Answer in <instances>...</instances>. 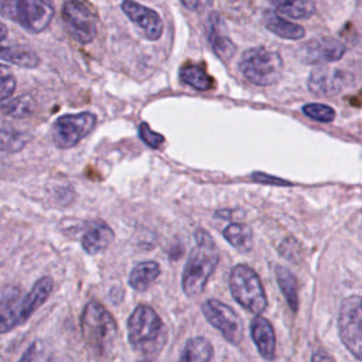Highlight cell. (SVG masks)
<instances>
[{"instance_id": "19", "label": "cell", "mask_w": 362, "mask_h": 362, "mask_svg": "<svg viewBox=\"0 0 362 362\" xmlns=\"http://www.w3.org/2000/svg\"><path fill=\"white\" fill-rule=\"evenodd\" d=\"M0 59L18 65L21 68H35L40 65V57L34 49L21 44L0 42Z\"/></svg>"}, {"instance_id": "20", "label": "cell", "mask_w": 362, "mask_h": 362, "mask_svg": "<svg viewBox=\"0 0 362 362\" xmlns=\"http://www.w3.org/2000/svg\"><path fill=\"white\" fill-rule=\"evenodd\" d=\"M160 276V264L154 260H146L137 263L130 274H129V284L136 291H146L154 280Z\"/></svg>"}, {"instance_id": "14", "label": "cell", "mask_w": 362, "mask_h": 362, "mask_svg": "<svg viewBox=\"0 0 362 362\" xmlns=\"http://www.w3.org/2000/svg\"><path fill=\"white\" fill-rule=\"evenodd\" d=\"M54 281L51 277L44 276L38 279L31 290L25 294H21L18 301V322L24 324L51 296Z\"/></svg>"}, {"instance_id": "11", "label": "cell", "mask_w": 362, "mask_h": 362, "mask_svg": "<svg viewBox=\"0 0 362 362\" xmlns=\"http://www.w3.org/2000/svg\"><path fill=\"white\" fill-rule=\"evenodd\" d=\"M54 14L51 0H17L16 23L33 34L44 31L52 21Z\"/></svg>"}, {"instance_id": "4", "label": "cell", "mask_w": 362, "mask_h": 362, "mask_svg": "<svg viewBox=\"0 0 362 362\" xmlns=\"http://www.w3.org/2000/svg\"><path fill=\"white\" fill-rule=\"evenodd\" d=\"M239 69L253 85L270 86L281 78L283 59L276 51L266 47H253L242 54Z\"/></svg>"}, {"instance_id": "13", "label": "cell", "mask_w": 362, "mask_h": 362, "mask_svg": "<svg viewBox=\"0 0 362 362\" xmlns=\"http://www.w3.org/2000/svg\"><path fill=\"white\" fill-rule=\"evenodd\" d=\"M122 11L141 30L148 40L156 41L163 35L164 24L157 11L134 0H123Z\"/></svg>"}, {"instance_id": "28", "label": "cell", "mask_w": 362, "mask_h": 362, "mask_svg": "<svg viewBox=\"0 0 362 362\" xmlns=\"http://www.w3.org/2000/svg\"><path fill=\"white\" fill-rule=\"evenodd\" d=\"M35 109V102L30 95H20L0 103V113L8 117H25Z\"/></svg>"}, {"instance_id": "38", "label": "cell", "mask_w": 362, "mask_h": 362, "mask_svg": "<svg viewBox=\"0 0 362 362\" xmlns=\"http://www.w3.org/2000/svg\"><path fill=\"white\" fill-rule=\"evenodd\" d=\"M140 362H153V361L151 359H141Z\"/></svg>"}, {"instance_id": "9", "label": "cell", "mask_w": 362, "mask_h": 362, "mask_svg": "<svg viewBox=\"0 0 362 362\" xmlns=\"http://www.w3.org/2000/svg\"><path fill=\"white\" fill-rule=\"evenodd\" d=\"M62 21L71 37L82 44L90 42L96 35V17L81 0H65Z\"/></svg>"}, {"instance_id": "7", "label": "cell", "mask_w": 362, "mask_h": 362, "mask_svg": "<svg viewBox=\"0 0 362 362\" xmlns=\"http://www.w3.org/2000/svg\"><path fill=\"white\" fill-rule=\"evenodd\" d=\"M95 126L96 116L90 112L64 115L52 124V141L59 148H71L86 137L95 129Z\"/></svg>"}, {"instance_id": "8", "label": "cell", "mask_w": 362, "mask_h": 362, "mask_svg": "<svg viewBox=\"0 0 362 362\" xmlns=\"http://www.w3.org/2000/svg\"><path fill=\"white\" fill-rule=\"evenodd\" d=\"M201 311L206 321L216 328L222 337L232 345H239L243 338V325L232 307L216 298L202 303Z\"/></svg>"}, {"instance_id": "16", "label": "cell", "mask_w": 362, "mask_h": 362, "mask_svg": "<svg viewBox=\"0 0 362 362\" xmlns=\"http://www.w3.org/2000/svg\"><path fill=\"white\" fill-rule=\"evenodd\" d=\"M250 337L260 356L266 361L276 358V335L272 324L262 315H257L250 322Z\"/></svg>"}, {"instance_id": "17", "label": "cell", "mask_w": 362, "mask_h": 362, "mask_svg": "<svg viewBox=\"0 0 362 362\" xmlns=\"http://www.w3.org/2000/svg\"><path fill=\"white\" fill-rule=\"evenodd\" d=\"M115 233L110 226L102 221L92 222L82 235L81 243L88 255H96L105 250L113 240Z\"/></svg>"}, {"instance_id": "29", "label": "cell", "mask_w": 362, "mask_h": 362, "mask_svg": "<svg viewBox=\"0 0 362 362\" xmlns=\"http://www.w3.org/2000/svg\"><path fill=\"white\" fill-rule=\"evenodd\" d=\"M303 112L310 119L321 123H329L335 119V110L324 103H307L303 106Z\"/></svg>"}, {"instance_id": "2", "label": "cell", "mask_w": 362, "mask_h": 362, "mask_svg": "<svg viewBox=\"0 0 362 362\" xmlns=\"http://www.w3.org/2000/svg\"><path fill=\"white\" fill-rule=\"evenodd\" d=\"M81 331L86 346L99 358L106 356L117 339V324L113 315L96 300H90L81 317Z\"/></svg>"}, {"instance_id": "30", "label": "cell", "mask_w": 362, "mask_h": 362, "mask_svg": "<svg viewBox=\"0 0 362 362\" xmlns=\"http://www.w3.org/2000/svg\"><path fill=\"white\" fill-rule=\"evenodd\" d=\"M16 90V78L11 69L0 64V102L7 100Z\"/></svg>"}, {"instance_id": "35", "label": "cell", "mask_w": 362, "mask_h": 362, "mask_svg": "<svg viewBox=\"0 0 362 362\" xmlns=\"http://www.w3.org/2000/svg\"><path fill=\"white\" fill-rule=\"evenodd\" d=\"M182 6L191 11H204L212 4V0H180Z\"/></svg>"}, {"instance_id": "1", "label": "cell", "mask_w": 362, "mask_h": 362, "mask_svg": "<svg viewBox=\"0 0 362 362\" xmlns=\"http://www.w3.org/2000/svg\"><path fill=\"white\" fill-rule=\"evenodd\" d=\"M195 245L187 259L181 286L187 297L199 296L219 262V252L212 236L205 229L195 230Z\"/></svg>"}, {"instance_id": "3", "label": "cell", "mask_w": 362, "mask_h": 362, "mask_svg": "<svg viewBox=\"0 0 362 362\" xmlns=\"http://www.w3.org/2000/svg\"><path fill=\"white\" fill-rule=\"evenodd\" d=\"M127 339L134 351L158 352L164 342V324L150 305H137L127 320Z\"/></svg>"}, {"instance_id": "21", "label": "cell", "mask_w": 362, "mask_h": 362, "mask_svg": "<svg viewBox=\"0 0 362 362\" xmlns=\"http://www.w3.org/2000/svg\"><path fill=\"white\" fill-rule=\"evenodd\" d=\"M28 143V134L11 122L0 119V151L17 153L23 150Z\"/></svg>"}, {"instance_id": "36", "label": "cell", "mask_w": 362, "mask_h": 362, "mask_svg": "<svg viewBox=\"0 0 362 362\" xmlns=\"http://www.w3.org/2000/svg\"><path fill=\"white\" fill-rule=\"evenodd\" d=\"M311 362H334V359L324 349H318L313 354Z\"/></svg>"}, {"instance_id": "24", "label": "cell", "mask_w": 362, "mask_h": 362, "mask_svg": "<svg viewBox=\"0 0 362 362\" xmlns=\"http://www.w3.org/2000/svg\"><path fill=\"white\" fill-rule=\"evenodd\" d=\"M214 355V346L204 337H194L185 342L178 362H209Z\"/></svg>"}, {"instance_id": "34", "label": "cell", "mask_w": 362, "mask_h": 362, "mask_svg": "<svg viewBox=\"0 0 362 362\" xmlns=\"http://www.w3.org/2000/svg\"><path fill=\"white\" fill-rule=\"evenodd\" d=\"M252 178L257 182H263V184H277V185H291L288 181L277 178V177H270L264 173H253Z\"/></svg>"}, {"instance_id": "25", "label": "cell", "mask_w": 362, "mask_h": 362, "mask_svg": "<svg viewBox=\"0 0 362 362\" xmlns=\"http://www.w3.org/2000/svg\"><path fill=\"white\" fill-rule=\"evenodd\" d=\"M276 280L279 284L280 291L283 293L287 304L290 305V310L293 313H297L298 310V288H297V280L294 274L284 266L277 264L274 267Z\"/></svg>"}, {"instance_id": "18", "label": "cell", "mask_w": 362, "mask_h": 362, "mask_svg": "<svg viewBox=\"0 0 362 362\" xmlns=\"http://www.w3.org/2000/svg\"><path fill=\"white\" fill-rule=\"evenodd\" d=\"M18 287H10L0 298V334H6L18 327V301L21 297Z\"/></svg>"}, {"instance_id": "22", "label": "cell", "mask_w": 362, "mask_h": 362, "mask_svg": "<svg viewBox=\"0 0 362 362\" xmlns=\"http://www.w3.org/2000/svg\"><path fill=\"white\" fill-rule=\"evenodd\" d=\"M264 23L269 31L286 40H301L305 35V30L301 25L280 17L274 11L264 13Z\"/></svg>"}, {"instance_id": "37", "label": "cell", "mask_w": 362, "mask_h": 362, "mask_svg": "<svg viewBox=\"0 0 362 362\" xmlns=\"http://www.w3.org/2000/svg\"><path fill=\"white\" fill-rule=\"evenodd\" d=\"M7 33H8V31H7V27L0 21V42L7 37Z\"/></svg>"}, {"instance_id": "6", "label": "cell", "mask_w": 362, "mask_h": 362, "mask_svg": "<svg viewBox=\"0 0 362 362\" xmlns=\"http://www.w3.org/2000/svg\"><path fill=\"white\" fill-rule=\"evenodd\" d=\"M361 296L354 294L342 300L338 314V332L345 348L355 356L356 361L362 358V335H361V317H362Z\"/></svg>"}, {"instance_id": "12", "label": "cell", "mask_w": 362, "mask_h": 362, "mask_svg": "<svg viewBox=\"0 0 362 362\" xmlns=\"http://www.w3.org/2000/svg\"><path fill=\"white\" fill-rule=\"evenodd\" d=\"M345 45L334 37H320L304 42L297 57L305 64H327L339 61L345 55Z\"/></svg>"}, {"instance_id": "26", "label": "cell", "mask_w": 362, "mask_h": 362, "mask_svg": "<svg viewBox=\"0 0 362 362\" xmlns=\"http://www.w3.org/2000/svg\"><path fill=\"white\" fill-rule=\"evenodd\" d=\"M222 233L226 242L236 250L249 252L253 246V232L245 223H229Z\"/></svg>"}, {"instance_id": "10", "label": "cell", "mask_w": 362, "mask_h": 362, "mask_svg": "<svg viewBox=\"0 0 362 362\" xmlns=\"http://www.w3.org/2000/svg\"><path fill=\"white\" fill-rule=\"evenodd\" d=\"M355 82L352 72L335 66H317L308 76V89L318 96H335Z\"/></svg>"}, {"instance_id": "27", "label": "cell", "mask_w": 362, "mask_h": 362, "mask_svg": "<svg viewBox=\"0 0 362 362\" xmlns=\"http://www.w3.org/2000/svg\"><path fill=\"white\" fill-rule=\"evenodd\" d=\"M180 78L182 82H185L197 90H209L214 86V79L199 65H184L180 69Z\"/></svg>"}, {"instance_id": "32", "label": "cell", "mask_w": 362, "mask_h": 362, "mask_svg": "<svg viewBox=\"0 0 362 362\" xmlns=\"http://www.w3.org/2000/svg\"><path fill=\"white\" fill-rule=\"evenodd\" d=\"M139 134L141 140L150 146L151 148H158L164 143V136L160 133H156L147 123H140L139 126Z\"/></svg>"}, {"instance_id": "23", "label": "cell", "mask_w": 362, "mask_h": 362, "mask_svg": "<svg viewBox=\"0 0 362 362\" xmlns=\"http://www.w3.org/2000/svg\"><path fill=\"white\" fill-rule=\"evenodd\" d=\"M274 8L276 14L283 17L303 20L310 18L315 13V4L313 0H267Z\"/></svg>"}, {"instance_id": "5", "label": "cell", "mask_w": 362, "mask_h": 362, "mask_svg": "<svg viewBox=\"0 0 362 362\" xmlns=\"http://www.w3.org/2000/svg\"><path fill=\"white\" fill-rule=\"evenodd\" d=\"M229 290L245 310L260 315L267 307V297L259 274L247 264H236L229 273Z\"/></svg>"}, {"instance_id": "31", "label": "cell", "mask_w": 362, "mask_h": 362, "mask_svg": "<svg viewBox=\"0 0 362 362\" xmlns=\"http://www.w3.org/2000/svg\"><path fill=\"white\" fill-rule=\"evenodd\" d=\"M18 362H49V354L41 341H34Z\"/></svg>"}, {"instance_id": "33", "label": "cell", "mask_w": 362, "mask_h": 362, "mask_svg": "<svg viewBox=\"0 0 362 362\" xmlns=\"http://www.w3.org/2000/svg\"><path fill=\"white\" fill-rule=\"evenodd\" d=\"M17 0H0V14L16 21Z\"/></svg>"}, {"instance_id": "15", "label": "cell", "mask_w": 362, "mask_h": 362, "mask_svg": "<svg viewBox=\"0 0 362 362\" xmlns=\"http://www.w3.org/2000/svg\"><path fill=\"white\" fill-rule=\"evenodd\" d=\"M208 41L214 49V52L222 61H229L235 52L236 45L230 40V37L225 31V21L218 13H211L208 18V30H206Z\"/></svg>"}]
</instances>
